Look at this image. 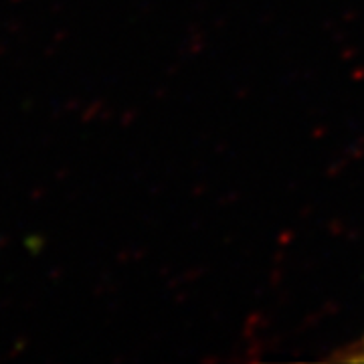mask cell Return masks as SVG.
Instances as JSON below:
<instances>
[{
  "mask_svg": "<svg viewBox=\"0 0 364 364\" xmlns=\"http://www.w3.org/2000/svg\"><path fill=\"white\" fill-rule=\"evenodd\" d=\"M344 360H350V363H364V338L354 344L350 350L344 354Z\"/></svg>",
  "mask_w": 364,
  "mask_h": 364,
  "instance_id": "1",
  "label": "cell"
}]
</instances>
